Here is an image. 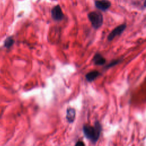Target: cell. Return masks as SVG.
<instances>
[{"instance_id":"obj_1","label":"cell","mask_w":146,"mask_h":146,"mask_svg":"<svg viewBox=\"0 0 146 146\" xmlns=\"http://www.w3.org/2000/svg\"><path fill=\"white\" fill-rule=\"evenodd\" d=\"M83 131L85 137L90 140L92 143L95 144L99 139L102 131V125L99 121L95 122L94 126L86 124L83 126Z\"/></svg>"},{"instance_id":"obj_2","label":"cell","mask_w":146,"mask_h":146,"mask_svg":"<svg viewBox=\"0 0 146 146\" xmlns=\"http://www.w3.org/2000/svg\"><path fill=\"white\" fill-rule=\"evenodd\" d=\"M88 18L95 29L100 28L103 23V17L102 14L98 11H92L87 15Z\"/></svg>"},{"instance_id":"obj_3","label":"cell","mask_w":146,"mask_h":146,"mask_svg":"<svg viewBox=\"0 0 146 146\" xmlns=\"http://www.w3.org/2000/svg\"><path fill=\"white\" fill-rule=\"evenodd\" d=\"M51 17L55 21H60L64 18V14L62 11L60 5H58L52 7L51 10Z\"/></svg>"},{"instance_id":"obj_4","label":"cell","mask_w":146,"mask_h":146,"mask_svg":"<svg viewBox=\"0 0 146 146\" xmlns=\"http://www.w3.org/2000/svg\"><path fill=\"white\" fill-rule=\"evenodd\" d=\"M127 27V25L125 23L121 24L119 26L116 27L112 31L108 34L107 36V39L108 41H111L116 36L121 35Z\"/></svg>"},{"instance_id":"obj_5","label":"cell","mask_w":146,"mask_h":146,"mask_svg":"<svg viewBox=\"0 0 146 146\" xmlns=\"http://www.w3.org/2000/svg\"><path fill=\"white\" fill-rule=\"evenodd\" d=\"M94 4L96 9L102 11H107L111 6V2L108 0H95Z\"/></svg>"},{"instance_id":"obj_6","label":"cell","mask_w":146,"mask_h":146,"mask_svg":"<svg viewBox=\"0 0 146 146\" xmlns=\"http://www.w3.org/2000/svg\"><path fill=\"white\" fill-rule=\"evenodd\" d=\"M76 116V111L74 108H69L67 110L66 119L68 123H72L74 121Z\"/></svg>"},{"instance_id":"obj_7","label":"cell","mask_w":146,"mask_h":146,"mask_svg":"<svg viewBox=\"0 0 146 146\" xmlns=\"http://www.w3.org/2000/svg\"><path fill=\"white\" fill-rule=\"evenodd\" d=\"M92 61L97 66L103 65L106 63L105 58L99 53L95 54L92 59Z\"/></svg>"},{"instance_id":"obj_8","label":"cell","mask_w":146,"mask_h":146,"mask_svg":"<svg viewBox=\"0 0 146 146\" xmlns=\"http://www.w3.org/2000/svg\"><path fill=\"white\" fill-rule=\"evenodd\" d=\"M100 75V73L96 70L92 71L89 72H88L86 75V80L89 82H93L97 77H98Z\"/></svg>"},{"instance_id":"obj_9","label":"cell","mask_w":146,"mask_h":146,"mask_svg":"<svg viewBox=\"0 0 146 146\" xmlns=\"http://www.w3.org/2000/svg\"><path fill=\"white\" fill-rule=\"evenodd\" d=\"M13 43H14V40L12 39V38H9L6 39L5 42V46L7 47H9L11 46H12Z\"/></svg>"},{"instance_id":"obj_10","label":"cell","mask_w":146,"mask_h":146,"mask_svg":"<svg viewBox=\"0 0 146 146\" xmlns=\"http://www.w3.org/2000/svg\"><path fill=\"white\" fill-rule=\"evenodd\" d=\"M120 62L119 60H113L112 62H111L110 63H109L107 66L106 68H110L111 67H113V66L116 65L117 64H118Z\"/></svg>"},{"instance_id":"obj_11","label":"cell","mask_w":146,"mask_h":146,"mask_svg":"<svg viewBox=\"0 0 146 146\" xmlns=\"http://www.w3.org/2000/svg\"><path fill=\"white\" fill-rule=\"evenodd\" d=\"M76 146H78V145H84L85 144H84V143L83 142V141H77L76 143V144H75Z\"/></svg>"}]
</instances>
